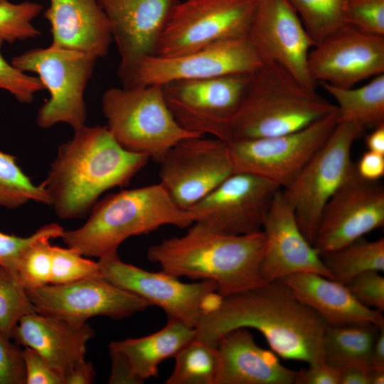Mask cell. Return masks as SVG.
<instances>
[{
	"label": "cell",
	"mask_w": 384,
	"mask_h": 384,
	"mask_svg": "<svg viewBox=\"0 0 384 384\" xmlns=\"http://www.w3.org/2000/svg\"><path fill=\"white\" fill-rule=\"evenodd\" d=\"M326 321L299 300L281 279L222 297L195 329V338L216 346L237 328L255 329L280 357L307 363L324 361Z\"/></svg>",
	"instance_id": "cell-1"
},
{
	"label": "cell",
	"mask_w": 384,
	"mask_h": 384,
	"mask_svg": "<svg viewBox=\"0 0 384 384\" xmlns=\"http://www.w3.org/2000/svg\"><path fill=\"white\" fill-rule=\"evenodd\" d=\"M149 159L124 149L106 126L84 125L59 146L41 184L58 218H82L103 193L129 185Z\"/></svg>",
	"instance_id": "cell-2"
},
{
	"label": "cell",
	"mask_w": 384,
	"mask_h": 384,
	"mask_svg": "<svg viewBox=\"0 0 384 384\" xmlns=\"http://www.w3.org/2000/svg\"><path fill=\"white\" fill-rule=\"evenodd\" d=\"M264 249L262 230L225 235L193 223L185 235L151 245L146 255L174 277L213 282L225 297L267 283L260 270Z\"/></svg>",
	"instance_id": "cell-3"
},
{
	"label": "cell",
	"mask_w": 384,
	"mask_h": 384,
	"mask_svg": "<svg viewBox=\"0 0 384 384\" xmlns=\"http://www.w3.org/2000/svg\"><path fill=\"white\" fill-rule=\"evenodd\" d=\"M194 221L192 213L178 207L157 183L105 196L94 205L82 226L64 230L61 238L82 256L100 258L117 252L132 236L166 225L188 228Z\"/></svg>",
	"instance_id": "cell-4"
},
{
	"label": "cell",
	"mask_w": 384,
	"mask_h": 384,
	"mask_svg": "<svg viewBox=\"0 0 384 384\" xmlns=\"http://www.w3.org/2000/svg\"><path fill=\"white\" fill-rule=\"evenodd\" d=\"M336 109L281 66L262 63L230 124L232 140L282 135L303 129Z\"/></svg>",
	"instance_id": "cell-5"
},
{
	"label": "cell",
	"mask_w": 384,
	"mask_h": 384,
	"mask_svg": "<svg viewBox=\"0 0 384 384\" xmlns=\"http://www.w3.org/2000/svg\"><path fill=\"white\" fill-rule=\"evenodd\" d=\"M107 128L126 150L159 162L178 142L203 136L175 119L161 85L111 87L102 98Z\"/></svg>",
	"instance_id": "cell-6"
},
{
	"label": "cell",
	"mask_w": 384,
	"mask_h": 384,
	"mask_svg": "<svg viewBox=\"0 0 384 384\" xmlns=\"http://www.w3.org/2000/svg\"><path fill=\"white\" fill-rule=\"evenodd\" d=\"M365 129L353 122L338 121L328 139L297 177L281 189L301 231L312 245L324 206L355 173L351 150Z\"/></svg>",
	"instance_id": "cell-7"
},
{
	"label": "cell",
	"mask_w": 384,
	"mask_h": 384,
	"mask_svg": "<svg viewBox=\"0 0 384 384\" xmlns=\"http://www.w3.org/2000/svg\"><path fill=\"white\" fill-rule=\"evenodd\" d=\"M97 60L80 51L50 46L30 49L12 58L11 63L19 70L36 73L50 94L38 111L40 128L65 123L75 130L85 125V91Z\"/></svg>",
	"instance_id": "cell-8"
},
{
	"label": "cell",
	"mask_w": 384,
	"mask_h": 384,
	"mask_svg": "<svg viewBox=\"0 0 384 384\" xmlns=\"http://www.w3.org/2000/svg\"><path fill=\"white\" fill-rule=\"evenodd\" d=\"M256 4L257 0H178L155 55L174 57L247 37Z\"/></svg>",
	"instance_id": "cell-9"
},
{
	"label": "cell",
	"mask_w": 384,
	"mask_h": 384,
	"mask_svg": "<svg viewBox=\"0 0 384 384\" xmlns=\"http://www.w3.org/2000/svg\"><path fill=\"white\" fill-rule=\"evenodd\" d=\"M100 275L115 286L163 309L168 318L196 329L220 301L212 281L184 283L161 270L150 272L123 262L117 252L99 258Z\"/></svg>",
	"instance_id": "cell-10"
},
{
	"label": "cell",
	"mask_w": 384,
	"mask_h": 384,
	"mask_svg": "<svg viewBox=\"0 0 384 384\" xmlns=\"http://www.w3.org/2000/svg\"><path fill=\"white\" fill-rule=\"evenodd\" d=\"M337 108L299 130L268 137L232 140L229 152L235 172L251 174L278 186L289 185L335 128Z\"/></svg>",
	"instance_id": "cell-11"
},
{
	"label": "cell",
	"mask_w": 384,
	"mask_h": 384,
	"mask_svg": "<svg viewBox=\"0 0 384 384\" xmlns=\"http://www.w3.org/2000/svg\"><path fill=\"white\" fill-rule=\"evenodd\" d=\"M250 80V74L180 80L162 85L166 104L187 131L230 142V124Z\"/></svg>",
	"instance_id": "cell-12"
},
{
	"label": "cell",
	"mask_w": 384,
	"mask_h": 384,
	"mask_svg": "<svg viewBox=\"0 0 384 384\" xmlns=\"http://www.w3.org/2000/svg\"><path fill=\"white\" fill-rule=\"evenodd\" d=\"M159 163V183L187 210L235 173L228 144L213 137L184 139Z\"/></svg>",
	"instance_id": "cell-13"
},
{
	"label": "cell",
	"mask_w": 384,
	"mask_h": 384,
	"mask_svg": "<svg viewBox=\"0 0 384 384\" xmlns=\"http://www.w3.org/2000/svg\"><path fill=\"white\" fill-rule=\"evenodd\" d=\"M281 188L257 176L235 172L189 210L194 223L215 233L240 235L262 230Z\"/></svg>",
	"instance_id": "cell-14"
},
{
	"label": "cell",
	"mask_w": 384,
	"mask_h": 384,
	"mask_svg": "<svg viewBox=\"0 0 384 384\" xmlns=\"http://www.w3.org/2000/svg\"><path fill=\"white\" fill-rule=\"evenodd\" d=\"M261 63L247 37L226 40L174 57H146L126 87L250 74Z\"/></svg>",
	"instance_id": "cell-15"
},
{
	"label": "cell",
	"mask_w": 384,
	"mask_h": 384,
	"mask_svg": "<svg viewBox=\"0 0 384 384\" xmlns=\"http://www.w3.org/2000/svg\"><path fill=\"white\" fill-rule=\"evenodd\" d=\"M26 290L36 312L74 323L97 316L121 319L151 306L102 276Z\"/></svg>",
	"instance_id": "cell-16"
},
{
	"label": "cell",
	"mask_w": 384,
	"mask_h": 384,
	"mask_svg": "<svg viewBox=\"0 0 384 384\" xmlns=\"http://www.w3.org/2000/svg\"><path fill=\"white\" fill-rule=\"evenodd\" d=\"M247 38L262 63H275L315 90L308 57L315 43L288 0H257Z\"/></svg>",
	"instance_id": "cell-17"
},
{
	"label": "cell",
	"mask_w": 384,
	"mask_h": 384,
	"mask_svg": "<svg viewBox=\"0 0 384 384\" xmlns=\"http://www.w3.org/2000/svg\"><path fill=\"white\" fill-rule=\"evenodd\" d=\"M384 224V189L356 171L324 206L313 245L321 254L336 250Z\"/></svg>",
	"instance_id": "cell-18"
},
{
	"label": "cell",
	"mask_w": 384,
	"mask_h": 384,
	"mask_svg": "<svg viewBox=\"0 0 384 384\" xmlns=\"http://www.w3.org/2000/svg\"><path fill=\"white\" fill-rule=\"evenodd\" d=\"M308 69L316 84L352 87L384 73V36L345 25L311 48Z\"/></svg>",
	"instance_id": "cell-19"
},
{
	"label": "cell",
	"mask_w": 384,
	"mask_h": 384,
	"mask_svg": "<svg viewBox=\"0 0 384 384\" xmlns=\"http://www.w3.org/2000/svg\"><path fill=\"white\" fill-rule=\"evenodd\" d=\"M110 22L119 55L117 73L127 86L138 64L155 55L178 0H98Z\"/></svg>",
	"instance_id": "cell-20"
},
{
	"label": "cell",
	"mask_w": 384,
	"mask_h": 384,
	"mask_svg": "<svg viewBox=\"0 0 384 384\" xmlns=\"http://www.w3.org/2000/svg\"><path fill=\"white\" fill-rule=\"evenodd\" d=\"M262 231L265 249L260 270L265 281L282 279L298 272H312L334 279L320 253L301 231L281 189L273 199Z\"/></svg>",
	"instance_id": "cell-21"
},
{
	"label": "cell",
	"mask_w": 384,
	"mask_h": 384,
	"mask_svg": "<svg viewBox=\"0 0 384 384\" xmlns=\"http://www.w3.org/2000/svg\"><path fill=\"white\" fill-rule=\"evenodd\" d=\"M195 336V329L168 318L166 326L151 334L112 341L109 345L111 371L108 383L141 384L156 377L160 363L174 358Z\"/></svg>",
	"instance_id": "cell-22"
},
{
	"label": "cell",
	"mask_w": 384,
	"mask_h": 384,
	"mask_svg": "<svg viewBox=\"0 0 384 384\" xmlns=\"http://www.w3.org/2000/svg\"><path fill=\"white\" fill-rule=\"evenodd\" d=\"M94 336L87 322H70L34 311L20 319L11 339L37 351L65 380L85 360L86 344Z\"/></svg>",
	"instance_id": "cell-23"
},
{
	"label": "cell",
	"mask_w": 384,
	"mask_h": 384,
	"mask_svg": "<svg viewBox=\"0 0 384 384\" xmlns=\"http://www.w3.org/2000/svg\"><path fill=\"white\" fill-rule=\"evenodd\" d=\"M43 17L50 26V46L80 51L97 59L107 55L112 36L98 0H49Z\"/></svg>",
	"instance_id": "cell-24"
},
{
	"label": "cell",
	"mask_w": 384,
	"mask_h": 384,
	"mask_svg": "<svg viewBox=\"0 0 384 384\" xmlns=\"http://www.w3.org/2000/svg\"><path fill=\"white\" fill-rule=\"evenodd\" d=\"M218 364L215 384H292L297 371L259 346L247 328H237L217 341Z\"/></svg>",
	"instance_id": "cell-25"
},
{
	"label": "cell",
	"mask_w": 384,
	"mask_h": 384,
	"mask_svg": "<svg viewBox=\"0 0 384 384\" xmlns=\"http://www.w3.org/2000/svg\"><path fill=\"white\" fill-rule=\"evenodd\" d=\"M281 280L329 326L374 324L384 326L382 311L361 304L346 284L337 280L312 272L294 273Z\"/></svg>",
	"instance_id": "cell-26"
},
{
	"label": "cell",
	"mask_w": 384,
	"mask_h": 384,
	"mask_svg": "<svg viewBox=\"0 0 384 384\" xmlns=\"http://www.w3.org/2000/svg\"><path fill=\"white\" fill-rule=\"evenodd\" d=\"M319 83L336 102L338 121L353 122L364 128L384 124V73L357 88Z\"/></svg>",
	"instance_id": "cell-27"
},
{
	"label": "cell",
	"mask_w": 384,
	"mask_h": 384,
	"mask_svg": "<svg viewBox=\"0 0 384 384\" xmlns=\"http://www.w3.org/2000/svg\"><path fill=\"white\" fill-rule=\"evenodd\" d=\"M382 327L374 324L328 325L323 341L324 361L338 369L351 365L370 366L373 347Z\"/></svg>",
	"instance_id": "cell-28"
},
{
	"label": "cell",
	"mask_w": 384,
	"mask_h": 384,
	"mask_svg": "<svg viewBox=\"0 0 384 384\" xmlns=\"http://www.w3.org/2000/svg\"><path fill=\"white\" fill-rule=\"evenodd\" d=\"M320 255L334 279L345 284L364 272L384 271V238L368 241L362 237Z\"/></svg>",
	"instance_id": "cell-29"
},
{
	"label": "cell",
	"mask_w": 384,
	"mask_h": 384,
	"mask_svg": "<svg viewBox=\"0 0 384 384\" xmlns=\"http://www.w3.org/2000/svg\"><path fill=\"white\" fill-rule=\"evenodd\" d=\"M175 366L165 384H215L218 364L216 346L196 338L174 357Z\"/></svg>",
	"instance_id": "cell-30"
},
{
	"label": "cell",
	"mask_w": 384,
	"mask_h": 384,
	"mask_svg": "<svg viewBox=\"0 0 384 384\" xmlns=\"http://www.w3.org/2000/svg\"><path fill=\"white\" fill-rule=\"evenodd\" d=\"M31 201L49 206L43 186L32 182L16 156L0 150V206L16 209Z\"/></svg>",
	"instance_id": "cell-31"
},
{
	"label": "cell",
	"mask_w": 384,
	"mask_h": 384,
	"mask_svg": "<svg viewBox=\"0 0 384 384\" xmlns=\"http://www.w3.org/2000/svg\"><path fill=\"white\" fill-rule=\"evenodd\" d=\"M315 43L345 26L346 0H288Z\"/></svg>",
	"instance_id": "cell-32"
},
{
	"label": "cell",
	"mask_w": 384,
	"mask_h": 384,
	"mask_svg": "<svg viewBox=\"0 0 384 384\" xmlns=\"http://www.w3.org/2000/svg\"><path fill=\"white\" fill-rule=\"evenodd\" d=\"M34 311L17 274L0 266V331L11 339L20 319Z\"/></svg>",
	"instance_id": "cell-33"
},
{
	"label": "cell",
	"mask_w": 384,
	"mask_h": 384,
	"mask_svg": "<svg viewBox=\"0 0 384 384\" xmlns=\"http://www.w3.org/2000/svg\"><path fill=\"white\" fill-rule=\"evenodd\" d=\"M43 9L41 4L33 1L15 4L0 0V41L13 43L38 38L41 31L33 25L32 21Z\"/></svg>",
	"instance_id": "cell-34"
},
{
	"label": "cell",
	"mask_w": 384,
	"mask_h": 384,
	"mask_svg": "<svg viewBox=\"0 0 384 384\" xmlns=\"http://www.w3.org/2000/svg\"><path fill=\"white\" fill-rule=\"evenodd\" d=\"M49 238H41L31 245L21 255L16 269L17 276L26 289L50 284L52 248Z\"/></svg>",
	"instance_id": "cell-35"
},
{
	"label": "cell",
	"mask_w": 384,
	"mask_h": 384,
	"mask_svg": "<svg viewBox=\"0 0 384 384\" xmlns=\"http://www.w3.org/2000/svg\"><path fill=\"white\" fill-rule=\"evenodd\" d=\"M98 276L101 275L97 262L71 247L53 246L50 284H63Z\"/></svg>",
	"instance_id": "cell-36"
},
{
	"label": "cell",
	"mask_w": 384,
	"mask_h": 384,
	"mask_svg": "<svg viewBox=\"0 0 384 384\" xmlns=\"http://www.w3.org/2000/svg\"><path fill=\"white\" fill-rule=\"evenodd\" d=\"M64 230L58 224L50 223L28 237H19L0 231V266L16 274L18 262L31 245L41 238L51 240L61 238Z\"/></svg>",
	"instance_id": "cell-37"
},
{
	"label": "cell",
	"mask_w": 384,
	"mask_h": 384,
	"mask_svg": "<svg viewBox=\"0 0 384 384\" xmlns=\"http://www.w3.org/2000/svg\"><path fill=\"white\" fill-rule=\"evenodd\" d=\"M344 22L363 33L384 36V0H346Z\"/></svg>",
	"instance_id": "cell-38"
},
{
	"label": "cell",
	"mask_w": 384,
	"mask_h": 384,
	"mask_svg": "<svg viewBox=\"0 0 384 384\" xmlns=\"http://www.w3.org/2000/svg\"><path fill=\"white\" fill-rule=\"evenodd\" d=\"M0 41V48L3 45ZM0 89L10 92L21 103L33 102L36 92L46 90L38 77L31 76L9 63L0 52Z\"/></svg>",
	"instance_id": "cell-39"
},
{
	"label": "cell",
	"mask_w": 384,
	"mask_h": 384,
	"mask_svg": "<svg viewBox=\"0 0 384 384\" xmlns=\"http://www.w3.org/2000/svg\"><path fill=\"white\" fill-rule=\"evenodd\" d=\"M352 294L363 305L384 310V277L380 272L367 271L345 284Z\"/></svg>",
	"instance_id": "cell-40"
},
{
	"label": "cell",
	"mask_w": 384,
	"mask_h": 384,
	"mask_svg": "<svg viewBox=\"0 0 384 384\" xmlns=\"http://www.w3.org/2000/svg\"><path fill=\"white\" fill-rule=\"evenodd\" d=\"M0 384H26V370L19 350L0 331Z\"/></svg>",
	"instance_id": "cell-41"
},
{
	"label": "cell",
	"mask_w": 384,
	"mask_h": 384,
	"mask_svg": "<svg viewBox=\"0 0 384 384\" xmlns=\"http://www.w3.org/2000/svg\"><path fill=\"white\" fill-rule=\"evenodd\" d=\"M26 384H64V379L37 351L24 347Z\"/></svg>",
	"instance_id": "cell-42"
},
{
	"label": "cell",
	"mask_w": 384,
	"mask_h": 384,
	"mask_svg": "<svg viewBox=\"0 0 384 384\" xmlns=\"http://www.w3.org/2000/svg\"><path fill=\"white\" fill-rule=\"evenodd\" d=\"M295 384H340V370L325 361L297 371Z\"/></svg>",
	"instance_id": "cell-43"
},
{
	"label": "cell",
	"mask_w": 384,
	"mask_h": 384,
	"mask_svg": "<svg viewBox=\"0 0 384 384\" xmlns=\"http://www.w3.org/2000/svg\"><path fill=\"white\" fill-rule=\"evenodd\" d=\"M355 169L361 178L376 182L384 176V155L367 151L355 164Z\"/></svg>",
	"instance_id": "cell-44"
},
{
	"label": "cell",
	"mask_w": 384,
	"mask_h": 384,
	"mask_svg": "<svg viewBox=\"0 0 384 384\" xmlns=\"http://www.w3.org/2000/svg\"><path fill=\"white\" fill-rule=\"evenodd\" d=\"M95 370L91 362L83 360L78 363L64 380V384H90L95 378Z\"/></svg>",
	"instance_id": "cell-45"
},
{
	"label": "cell",
	"mask_w": 384,
	"mask_h": 384,
	"mask_svg": "<svg viewBox=\"0 0 384 384\" xmlns=\"http://www.w3.org/2000/svg\"><path fill=\"white\" fill-rule=\"evenodd\" d=\"M370 366L351 365L340 370V384H370Z\"/></svg>",
	"instance_id": "cell-46"
},
{
	"label": "cell",
	"mask_w": 384,
	"mask_h": 384,
	"mask_svg": "<svg viewBox=\"0 0 384 384\" xmlns=\"http://www.w3.org/2000/svg\"><path fill=\"white\" fill-rule=\"evenodd\" d=\"M370 367L375 369H384V326L380 329L374 343Z\"/></svg>",
	"instance_id": "cell-47"
},
{
	"label": "cell",
	"mask_w": 384,
	"mask_h": 384,
	"mask_svg": "<svg viewBox=\"0 0 384 384\" xmlns=\"http://www.w3.org/2000/svg\"><path fill=\"white\" fill-rule=\"evenodd\" d=\"M365 143L368 151L384 155V124L373 128L366 137Z\"/></svg>",
	"instance_id": "cell-48"
},
{
	"label": "cell",
	"mask_w": 384,
	"mask_h": 384,
	"mask_svg": "<svg viewBox=\"0 0 384 384\" xmlns=\"http://www.w3.org/2000/svg\"><path fill=\"white\" fill-rule=\"evenodd\" d=\"M384 383V369L370 368V384Z\"/></svg>",
	"instance_id": "cell-49"
}]
</instances>
